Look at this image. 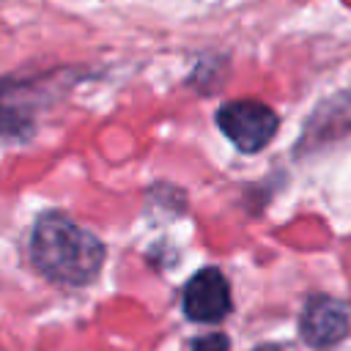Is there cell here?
<instances>
[{"mask_svg":"<svg viewBox=\"0 0 351 351\" xmlns=\"http://www.w3.org/2000/svg\"><path fill=\"white\" fill-rule=\"evenodd\" d=\"M217 126L239 151L255 154L271 143V137L280 126V118L263 101L239 99V101H228L219 107Z\"/></svg>","mask_w":351,"mask_h":351,"instance_id":"cell-2","label":"cell"},{"mask_svg":"<svg viewBox=\"0 0 351 351\" xmlns=\"http://www.w3.org/2000/svg\"><path fill=\"white\" fill-rule=\"evenodd\" d=\"M192 351H228V337L225 335H206L197 337Z\"/></svg>","mask_w":351,"mask_h":351,"instance_id":"cell-5","label":"cell"},{"mask_svg":"<svg viewBox=\"0 0 351 351\" xmlns=\"http://www.w3.org/2000/svg\"><path fill=\"white\" fill-rule=\"evenodd\" d=\"M30 255L38 271L66 285L90 282L104 263L101 241L58 211L38 217L30 236Z\"/></svg>","mask_w":351,"mask_h":351,"instance_id":"cell-1","label":"cell"},{"mask_svg":"<svg viewBox=\"0 0 351 351\" xmlns=\"http://www.w3.org/2000/svg\"><path fill=\"white\" fill-rule=\"evenodd\" d=\"M348 329V313L340 302L329 296H315L302 315V335L310 346H329L340 340Z\"/></svg>","mask_w":351,"mask_h":351,"instance_id":"cell-4","label":"cell"},{"mask_svg":"<svg viewBox=\"0 0 351 351\" xmlns=\"http://www.w3.org/2000/svg\"><path fill=\"white\" fill-rule=\"evenodd\" d=\"M230 310V288L219 269H200L184 288V313L192 321H219Z\"/></svg>","mask_w":351,"mask_h":351,"instance_id":"cell-3","label":"cell"}]
</instances>
